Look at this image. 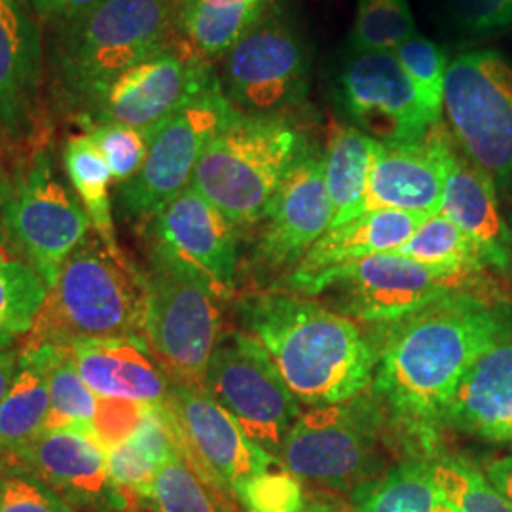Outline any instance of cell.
<instances>
[{
    "label": "cell",
    "mask_w": 512,
    "mask_h": 512,
    "mask_svg": "<svg viewBox=\"0 0 512 512\" xmlns=\"http://www.w3.org/2000/svg\"><path fill=\"white\" fill-rule=\"evenodd\" d=\"M387 332L374 389L403 420L440 421L444 404L476 359L512 338L509 306L469 289L446 294Z\"/></svg>",
    "instance_id": "obj_1"
},
{
    "label": "cell",
    "mask_w": 512,
    "mask_h": 512,
    "mask_svg": "<svg viewBox=\"0 0 512 512\" xmlns=\"http://www.w3.org/2000/svg\"><path fill=\"white\" fill-rule=\"evenodd\" d=\"M241 311L298 403H348L374 382L378 357L348 317L289 294H256Z\"/></svg>",
    "instance_id": "obj_2"
},
{
    "label": "cell",
    "mask_w": 512,
    "mask_h": 512,
    "mask_svg": "<svg viewBox=\"0 0 512 512\" xmlns=\"http://www.w3.org/2000/svg\"><path fill=\"white\" fill-rule=\"evenodd\" d=\"M148 281L93 230L61 264L23 349L145 340Z\"/></svg>",
    "instance_id": "obj_3"
},
{
    "label": "cell",
    "mask_w": 512,
    "mask_h": 512,
    "mask_svg": "<svg viewBox=\"0 0 512 512\" xmlns=\"http://www.w3.org/2000/svg\"><path fill=\"white\" fill-rule=\"evenodd\" d=\"M177 0H103L90 14L55 27L50 69L61 107L78 116L103 84L167 46Z\"/></svg>",
    "instance_id": "obj_4"
},
{
    "label": "cell",
    "mask_w": 512,
    "mask_h": 512,
    "mask_svg": "<svg viewBox=\"0 0 512 512\" xmlns=\"http://www.w3.org/2000/svg\"><path fill=\"white\" fill-rule=\"evenodd\" d=\"M300 158V133L287 120L239 112L203 150L190 186L236 226H249Z\"/></svg>",
    "instance_id": "obj_5"
},
{
    "label": "cell",
    "mask_w": 512,
    "mask_h": 512,
    "mask_svg": "<svg viewBox=\"0 0 512 512\" xmlns=\"http://www.w3.org/2000/svg\"><path fill=\"white\" fill-rule=\"evenodd\" d=\"M239 110L215 76L202 92L148 133L147 160L126 183L118 184L116 207L124 219H152L192 183L209 141Z\"/></svg>",
    "instance_id": "obj_6"
},
{
    "label": "cell",
    "mask_w": 512,
    "mask_h": 512,
    "mask_svg": "<svg viewBox=\"0 0 512 512\" xmlns=\"http://www.w3.org/2000/svg\"><path fill=\"white\" fill-rule=\"evenodd\" d=\"M442 112L461 152L492 177L512 184V67L494 50L448 63Z\"/></svg>",
    "instance_id": "obj_7"
},
{
    "label": "cell",
    "mask_w": 512,
    "mask_h": 512,
    "mask_svg": "<svg viewBox=\"0 0 512 512\" xmlns=\"http://www.w3.org/2000/svg\"><path fill=\"white\" fill-rule=\"evenodd\" d=\"M145 342L171 384L203 387L220 338L215 293L198 275L154 260Z\"/></svg>",
    "instance_id": "obj_8"
},
{
    "label": "cell",
    "mask_w": 512,
    "mask_h": 512,
    "mask_svg": "<svg viewBox=\"0 0 512 512\" xmlns=\"http://www.w3.org/2000/svg\"><path fill=\"white\" fill-rule=\"evenodd\" d=\"M357 399L317 406L298 416L279 450L287 471L351 492L380 476L384 461L378 450L376 410Z\"/></svg>",
    "instance_id": "obj_9"
},
{
    "label": "cell",
    "mask_w": 512,
    "mask_h": 512,
    "mask_svg": "<svg viewBox=\"0 0 512 512\" xmlns=\"http://www.w3.org/2000/svg\"><path fill=\"white\" fill-rule=\"evenodd\" d=\"M203 387L249 439L272 456L279 454L285 435L300 416V403L253 334L239 330L220 334Z\"/></svg>",
    "instance_id": "obj_10"
},
{
    "label": "cell",
    "mask_w": 512,
    "mask_h": 512,
    "mask_svg": "<svg viewBox=\"0 0 512 512\" xmlns=\"http://www.w3.org/2000/svg\"><path fill=\"white\" fill-rule=\"evenodd\" d=\"M215 78L194 54L169 44L103 84L76 116L86 129L118 124L150 133Z\"/></svg>",
    "instance_id": "obj_11"
},
{
    "label": "cell",
    "mask_w": 512,
    "mask_h": 512,
    "mask_svg": "<svg viewBox=\"0 0 512 512\" xmlns=\"http://www.w3.org/2000/svg\"><path fill=\"white\" fill-rule=\"evenodd\" d=\"M2 226L12 245L52 287L65 258L90 234L92 222L57 177L50 152L40 148L2 207Z\"/></svg>",
    "instance_id": "obj_12"
},
{
    "label": "cell",
    "mask_w": 512,
    "mask_h": 512,
    "mask_svg": "<svg viewBox=\"0 0 512 512\" xmlns=\"http://www.w3.org/2000/svg\"><path fill=\"white\" fill-rule=\"evenodd\" d=\"M219 80L236 109L272 114L308 93L310 55L291 25L262 16L224 54Z\"/></svg>",
    "instance_id": "obj_13"
},
{
    "label": "cell",
    "mask_w": 512,
    "mask_h": 512,
    "mask_svg": "<svg viewBox=\"0 0 512 512\" xmlns=\"http://www.w3.org/2000/svg\"><path fill=\"white\" fill-rule=\"evenodd\" d=\"M171 406L181 435V454L203 482L238 495L251 478L281 463L239 427L205 387L171 385Z\"/></svg>",
    "instance_id": "obj_14"
},
{
    "label": "cell",
    "mask_w": 512,
    "mask_h": 512,
    "mask_svg": "<svg viewBox=\"0 0 512 512\" xmlns=\"http://www.w3.org/2000/svg\"><path fill=\"white\" fill-rule=\"evenodd\" d=\"M467 283L465 277L389 251L332 270L315 283L311 294L342 285L348 315L391 325L446 294L467 289Z\"/></svg>",
    "instance_id": "obj_15"
},
{
    "label": "cell",
    "mask_w": 512,
    "mask_h": 512,
    "mask_svg": "<svg viewBox=\"0 0 512 512\" xmlns=\"http://www.w3.org/2000/svg\"><path fill=\"white\" fill-rule=\"evenodd\" d=\"M336 97L357 129L380 143L418 141L440 124L421 105L395 52L351 50L338 74Z\"/></svg>",
    "instance_id": "obj_16"
},
{
    "label": "cell",
    "mask_w": 512,
    "mask_h": 512,
    "mask_svg": "<svg viewBox=\"0 0 512 512\" xmlns=\"http://www.w3.org/2000/svg\"><path fill=\"white\" fill-rule=\"evenodd\" d=\"M238 226L188 186L150 219L154 260L198 275L217 298L236 287Z\"/></svg>",
    "instance_id": "obj_17"
},
{
    "label": "cell",
    "mask_w": 512,
    "mask_h": 512,
    "mask_svg": "<svg viewBox=\"0 0 512 512\" xmlns=\"http://www.w3.org/2000/svg\"><path fill=\"white\" fill-rule=\"evenodd\" d=\"M454 152L442 124L418 141H378L361 215L384 209L427 217L440 213Z\"/></svg>",
    "instance_id": "obj_18"
},
{
    "label": "cell",
    "mask_w": 512,
    "mask_h": 512,
    "mask_svg": "<svg viewBox=\"0 0 512 512\" xmlns=\"http://www.w3.org/2000/svg\"><path fill=\"white\" fill-rule=\"evenodd\" d=\"M258 258L270 268L302 260L330 228V205L323 160L300 158L275 190L262 217Z\"/></svg>",
    "instance_id": "obj_19"
},
{
    "label": "cell",
    "mask_w": 512,
    "mask_h": 512,
    "mask_svg": "<svg viewBox=\"0 0 512 512\" xmlns=\"http://www.w3.org/2000/svg\"><path fill=\"white\" fill-rule=\"evenodd\" d=\"M42 40L21 0H0V135L12 143L37 131Z\"/></svg>",
    "instance_id": "obj_20"
},
{
    "label": "cell",
    "mask_w": 512,
    "mask_h": 512,
    "mask_svg": "<svg viewBox=\"0 0 512 512\" xmlns=\"http://www.w3.org/2000/svg\"><path fill=\"white\" fill-rule=\"evenodd\" d=\"M33 475L76 503H109L107 450L93 427L44 431L14 454Z\"/></svg>",
    "instance_id": "obj_21"
},
{
    "label": "cell",
    "mask_w": 512,
    "mask_h": 512,
    "mask_svg": "<svg viewBox=\"0 0 512 512\" xmlns=\"http://www.w3.org/2000/svg\"><path fill=\"white\" fill-rule=\"evenodd\" d=\"M425 219L427 215L420 213L384 209L330 228L296 264L289 285L300 293L311 294L315 283L332 270L366 256L397 251Z\"/></svg>",
    "instance_id": "obj_22"
},
{
    "label": "cell",
    "mask_w": 512,
    "mask_h": 512,
    "mask_svg": "<svg viewBox=\"0 0 512 512\" xmlns=\"http://www.w3.org/2000/svg\"><path fill=\"white\" fill-rule=\"evenodd\" d=\"M440 213L475 243L486 266H511L512 234L499 209L497 186L463 152H454Z\"/></svg>",
    "instance_id": "obj_23"
},
{
    "label": "cell",
    "mask_w": 512,
    "mask_h": 512,
    "mask_svg": "<svg viewBox=\"0 0 512 512\" xmlns=\"http://www.w3.org/2000/svg\"><path fill=\"white\" fill-rule=\"evenodd\" d=\"M71 351L78 374L97 397L147 404L169 397L173 384L145 340H92L74 344Z\"/></svg>",
    "instance_id": "obj_24"
},
{
    "label": "cell",
    "mask_w": 512,
    "mask_h": 512,
    "mask_svg": "<svg viewBox=\"0 0 512 512\" xmlns=\"http://www.w3.org/2000/svg\"><path fill=\"white\" fill-rule=\"evenodd\" d=\"M512 420V338L482 353L459 380L440 421L490 439Z\"/></svg>",
    "instance_id": "obj_25"
},
{
    "label": "cell",
    "mask_w": 512,
    "mask_h": 512,
    "mask_svg": "<svg viewBox=\"0 0 512 512\" xmlns=\"http://www.w3.org/2000/svg\"><path fill=\"white\" fill-rule=\"evenodd\" d=\"M376 147L378 141L361 129L338 128L330 135L327 154L323 158L325 183L332 205L330 228L361 217Z\"/></svg>",
    "instance_id": "obj_26"
},
{
    "label": "cell",
    "mask_w": 512,
    "mask_h": 512,
    "mask_svg": "<svg viewBox=\"0 0 512 512\" xmlns=\"http://www.w3.org/2000/svg\"><path fill=\"white\" fill-rule=\"evenodd\" d=\"M355 512H458L440 490L431 463L406 461L351 492Z\"/></svg>",
    "instance_id": "obj_27"
},
{
    "label": "cell",
    "mask_w": 512,
    "mask_h": 512,
    "mask_svg": "<svg viewBox=\"0 0 512 512\" xmlns=\"http://www.w3.org/2000/svg\"><path fill=\"white\" fill-rule=\"evenodd\" d=\"M264 10V0H177V25L198 52L226 54Z\"/></svg>",
    "instance_id": "obj_28"
},
{
    "label": "cell",
    "mask_w": 512,
    "mask_h": 512,
    "mask_svg": "<svg viewBox=\"0 0 512 512\" xmlns=\"http://www.w3.org/2000/svg\"><path fill=\"white\" fill-rule=\"evenodd\" d=\"M50 387L44 366L33 353H19V368L0 403V452L16 454L44 431Z\"/></svg>",
    "instance_id": "obj_29"
},
{
    "label": "cell",
    "mask_w": 512,
    "mask_h": 512,
    "mask_svg": "<svg viewBox=\"0 0 512 512\" xmlns=\"http://www.w3.org/2000/svg\"><path fill=\"white\" fill-rule=\"evenodd\" d=\"M46 293V281L12 245L0 224V348H8L31 330Z\"/></svg>",
    "instance_id": "obj_30"
},
{
    "label": "cell",
    "mask_w": 512,
    "mask_h": 512,
    "mask_svg": "<svg viewBox=\"0 0 512 512\" xmlns=\"http://www.w3.org/2000/svg\"><path fill=\"white\" fill-rule=\"evenodd\" d=\"M33 353L44 366L50 387V412L44 431H57L69 427H92L97 395L82 380L74 365L71 348L42 346L21 349ZM42 431V433H44Z\"/></svg>",
    "instance_id": "obj_31"
},
{
    "label": "cell",
    "mask_w": 512,
    "mask_h": 512,
    "mask_svg": "<svg viewBox=\"0 0 512 512\" xmlns=\"http://www.w3.org/2000/svg\"><path fill=\"white\" fill-rule=\"evenodd\" d=\"M63 164L78 194L92 228L110 249L120 251L114 234L112 202L109 186L112 181L109 165L88 135H74L63 148Z\"/></svg>",
    "instance_id": "obj_32"
},
{
    "label": "cell",
    "mask_w": 512,
    "mask_h": 512,
    "mask_svg": "<svg viewBox=\"0 0 512 512\" xmlns=\"http://www.w3.org/2000/svg\"><path fill=\"white\" fill-rule=\"evenodd\" d=\"M395 253L465 279H471L486 266L475 243L442 213L423 220Z\"/></svg>",
    "instance_id": "obj_33"
},
{
    "label": "cell",
    "mask_w": 512,
    "mask_h": 512,
    "mask_svg": "<svg viewBox=\"0 0 512 512\" xmlns=\"http://www.w3.org/2000/svg\"><path fill=\"white\" fill-rule=\"evenodd\" d=\"M416 35V21L408 0H357L351 50L395 52Z\"/></svg>",
    "instance_id": "obj_34"
},
{
    "label": "cell",
    "mask_w": 512,
    "mask_h": 512,
    "mask_svg": "<svg viewBox=\"0 0 512 512\" xmlns=\"http://www.w3.org/2000/svg\"><path fill=\"white\" fill-rule=\"evenodd\" d=\"M431 471L458 512H512V503L490 478L463 459H439Z\"/></svg>",
    "instance_id": "obj_35"
},
{
    "label": "cell",
    "mask_w": 512,
    "mask_h": 512,
    "mask_svg": "<svg viewBox=\"0 0 512 512\" xmlns=\"http://www.w3.org/2000/svg\"><path fill=\"white\" fill-rule=\"evenodd\" d=\"M403 65L404 73L412 80L421 105L440 122L444 101V80L448 71L446 54L429 38H408L395 50Z\"/></svg>",
    "instance_id": "obj_36"
},
{
    "label": "cell",
    "mask_w": 512,
    "mask_h": 512,
    "mask_svg": "<svg viewBox=\"0 0 512 512\" xmlns=\"http://www.w3.org/2000/svg\"><path fill=\"white\" fill-rule=\"evenodd\" d=\"M158 465L131 442H120L107 448L109 471V503L114 507H129L137 497H152Z\"/></svg>",
    "instance_id": "obj_37"
},
{
    "label": "cell",
    "mask_w": 512,
    "mask_h": 512,
    "mask_svg": "<svg viewBox=\"0 0 512 512\" xmlns=\"http://www.w3.org/2000/svg\"><path fill=\"white\" fill-rule=\"evenodd\" d=\"M150 499L158 512H217L202 478L181 456L158 469Z\"/></svg>",
    "instance_id": "obj_38"
},
{
    "label": "cell",
    "mask_w": 512,
    "mask_h": 512,
    "mask_svg": "<svg viewBox=\"0 0 512 512\" xmlns=\"http://www.w3.org/2000/svg\"><path fill=\"white\" fill-rule=\"evenodd\" d=\"M86 135L109 165L112 181L118 184L129 181L147 160L148 133L145 131L118 124H103L88 129Z\"/></svg>",
    "instance_id": "obj_39"
},
{
    "label": "cell",
    "mask_w": 512,
    "mask_h": 512,
    "mask_svg": "<svg viewBox=\"0 0 512 512\" xmlns=\"http://www.w3.org/2000/svg\"><path fill=\"white\" fill-rule=\"evenodd\" d=\"M241 505L249 512H296L306 501L298 476L291 471H266L241 486Z\"/></svg>",
    "instance_id": "obj_40"
},
{
    "label": "cell",
    "mask_w": 512,
    "mask_h": 512,
    "mask_svg": "<svg viewBox=\"0 0 512 512\" xmlns=\"http://www.w3.org/2000/svg\"><path fill=\"white\" fill-rule=\"evenodd\" d=\"M0 512H74L65 497L33 473L0 475Z\"/></svg>",
    "instance_id": "obj_41"
},
{
    "label": "cell",
    "mask_w": 512,
    "mask_h": 512,
    "mask_svg": "<svg viewBox=\"0 0 512 512\" xmlns=\"http://www.w3.org/2000/svg\"><path fill=\"white\" fill-rule=\"evenodd\" d=\"M147 403H137L128 399L97 397V408L93 416V433L105 450L114 444L126 442L133 437L139 423L145 418Z\"/></svg>",
    "instance_id": "obj_42"
},
{
    "label": "cell",
    "mask_w": 512,
    "mask_h": 512,
    "mask_svg": "<svg viewBox=\"0 0 512 512\" xmlns=\"http://www.w3.org/2000/svg\"><path fill=\"white\" fill-rule=\"evenodd\" d=\"M461 29L492 35L512 27V0H444Z\"/></svg>",
    "instance_id": "obj_43"
},
{
    "label": "cell",
    "mask_w": 512,
    "mask_h": 512,
    "mask_svg": "<svg viewBox=\"0 0 512 512\" xmlns=\"http://www.w3.org/2000/svg\"><path fill=\"white\" fill-rule=\"evenodd\" d=\"M33 18L61 27L90 14L103 0H21Z\"/></svg>",
    "instance_id": "obj_44"
},
{
    "label": "cell",
    "mask_w": 512,
    "mask_h": 512,
    "mask_svg": "<svg viewBox=\"0 0 512 512\" xmlns=\"http://www.w3.org/2000/svg\"><path fill=\"white\" fill-rule=\"evenodd\" d=\"M486 476L490 478V482L494 484L495 488L512 503V454L494 459L486 469Z\"/></svg>",
    "instance_id": "obj_45"
},
{
    "label": "cell",
    "mask_w": 512,
    "mask_h": 512,
    "mask_svg": "<svg viewBox=\"0 0 512 512\" xmlns=\"http://www.w3.org/2000/svg\"><path fill=\"white\" fill-rule=\"evenodd\" d=\"M19 368V355L12 349L0 348V403L6 397Z\"/></svg>",
    "instance_id": "obj_46"
},
{
    "label": "cell",
    "mask_w": 512,
    "mask_h": 512,
    "mask_svg": "<svg viewBox=\"0 0 512 512\" xmlns=\"http://www.w3.org/2000/svg\"><path fill=\"white\" fill-rule=\"evenodd\" d=\"M14 188H16V183L10 181L6 169L0 164V207H4L6 203L10 202V198L14 196Z\"/></svg>",
    "instance_id": "obj_47"
},
{
    "label": "cell",
    "mask_w": 512,
    "mask_h": 512,
    "mask_svg": "<svg viewBox=\"0 0 512 512\" xmlns=\"http://www.w3.org/2000/svg\"><path fill=\"white\" fill-rule=\"evenodd\" d=\"M296 512H344L342 509H338V507H334V505H330V503H325V501H304V505L298 509Z\"/></svg>",
    "instance_id": "obj_48"
},
{
    "label": "cell",
    "mask_w": 512,
    "mask_h": 512,
    "mask_svg": "<svg viewBox=\"0 0 512 512\" xmlns=\"http://www.w3.org/2000/svg\"><path fill=\"white\" fill-rule=\"evenodd\" d=\"M488 440H494V442H512V420L509 421V423H505L503 427H499Z\"/></svg>",
    "instance_id": "obj_49"
},
{
    "label": "cell",
    "mask_w": 512,
    "mask_h": 512,
    "mask_svg": "<svg viewBox=\"0 0 512 512\" xmlns=\"http://www.w3.org/2000/svg\"><path fill=\"white\" fill-rule=\"evenodd\" d=\"M264 2H268V0H264Z\"/></svg>",
    "instance_id": "obj_50"
}]
</instances>
